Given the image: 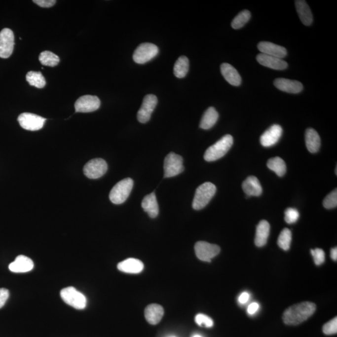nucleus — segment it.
Listing matches in <instances>:
<instances>
[{
	"mask_svg": "<svg viewBox=\"0 0 337 337\" xmlns=\"http://www.w3.org/2000/svg\"><path fill=\"white\" fill-rule=\"evenodd\" d=\"M315 310V304L309 301L296 304L285 311L283 315V320L287 325H299L310 318L314 313Z\"/></svg>",
	"mask_w": 337,
	"mask_h": 337,
	"instance_id": "obj_1",
	"label": "nucleus"
},
{
	"mask_svg": "<svg viewBox=\"0 0 337 337\" xmlns=\"http://www.w3.org/2000/svg\"><path fill=\"white\" fill-rule=\"evenodd\" d=\"M234 140L230 134L223 136L220 140L216 142L213 146L206 150L204 158L205 161L213 162L217 161L226 154L233 145Z\"/></svg>",
	"mask_w": 337,
	"mask_h": 337,
	"instance_id": "obj_2",
	"label": "nucleus"
},
{
	"mask_svg": "<svg viewBox=\"0 0 337 337\" xmlns=\"http://www.w3.org/2000/svg\"><path fill=\"white\" fill-rule=\"evenodd\" d=\"M216 192V187L213 183L207 182L199 186L195 190L193 199V209L199 211L204 208L213 199Z\"/></svg>",
	"mask_w": 337,
	"mask_h": 337,
	"instance_id": "obj_3",
	"label": "nucleus"
},
{
	"mask_svg": "<svg viewBox=\"0 0 337 337\" xmlns=\"http://www.w3.org/2000/svg\"><path fill=\"white\" fill-rule=\"evenodd\" d=\"M133 185L134 181L131 178H126L119 181L111 190L110 201L114 204L124 203L130 195Z\"/></svg>",
	"mask_w": 337,
	"mask_h": 337,
	"instance_id": "obj_4",
	"label": "nucleus"
},
{
	"mask_svg": "<svg viewBox=\"0 0 337 337\" xmlns=\"http://www.w3.org/2000/svg\"><path fill=\"white\" fill-rule=\"evenodd\" d=\"M60 295L61 299L68 305L76 309H84L86 307V297L75 287H68L61 290Z\"/></svg>",
	"mask_w": 337,
	"mask_h": 337,
	"instance_id": "obj_5",
	"label": "nucleus"
},
{
	"mask_svg": "<svg viewBox=\"0 0 337 337\" xmlns=\"http://www.w3.org/2000/svg\"><path fill=\"white\" fill-rule=\"evenodd\" d=\"M164 178H169L179 175L185 170L183 158L171 152L167 155L164 162Z\"/></svg>",
	"mask_w": 337,
	"mask_h": 337,
	"instance_id": "obj_6",
	"label": "nucleus"
},
{
	"mask_svg": "<svg viewBox=\"0 0 337 337\" xmlns=\"http://www.w3.org/2000/svg\"><path fill=\"white\" fill-rule=\"evenodd\" d=\"M159 53V48L154 44L144 43L134 51L133 60L138 64H145L153 58H155Z\"/></svg>",
	"mask_w": 337,
	"mask_h": 337,
	"instance_id": "obj_7",
	"label": "nucleus"
},
{
	"mask_svg": "<svg viewBox=\"0 0 337 337\" xmlns=\"http://www.w3.org/2000/svg\"><path fill=\"white\" fill-rule=\"evenodd\" d=\"M108 171L107 162L101 158H96L87 162L84 166V175L91 180H96L105 175Z\"/></svg>",
	"mask_w": 337,
	"mask_h": 337,
	"instance_id": "obj_8",
	"label": "nucleus"
},
{
	"mask_svg": "<svg viewBox=\"0 0 337 337\" xmlns=\"http://www.w3.org/2000/svg\"><path fill=\"white\" fill-rule=\"evenodd\" d=\"M18 121L22 128L35 131L43 128L46 119L33 113L24 112L19 115Z\"/></svg>",
	"mask_w": 337,
	"mask_h": 337,
	"instance_id": "obj_9",
	"label": "nucleus"
},
{
	"mask_svg": "<svg viewBox=\"0 0 337 337\" xmlns=\"http://www.w3.org/2000/svg\"><path fill=\"white\" fill-rule=\"evenodd\" d=\"M195 255L202 261L210 262L221 252V248L216 244L204 241L197 242L194 246Z\"/></svg>",
	"mask_w": 337,
	"mask_h": 337,
	"instance_id": "obj_10",
	"label": "nucleus"
},
{
	"mask_svg": "<svg viewBox=\"0 0 337 337\" xmlns=\"http://www.w3.org/2000/svg\"><path fill=\"white\" fill-rule=\"evenodd\" d=\"M15 37L12 30L4 28L0 32V58H8L12 55Z\"/></svg>",
	"mask_w": 337,
	"mask_h": 337,
	"instance_id": "obj_11",
	"label": "nucleus"
},
{
	"mask_svg": "<svg viewBox=\"0 0 337 337\" xmlns=\"http://www.w3.org/2000/svg\"><path fill=\"white\" fill-rule=\"evenodd\" d=\"M157 104V98L154 94H148L144 98L142 106L137 115L138 120L141 123H146L150 121Z\"/></svg>",
	"mask_w": 337,
	"mask_h": 337,
	"instance_id": "obj_12",
	"label": "nucleus"
},
{
	"mask_svg": "<svg viewBox=\"0 0 337 337\" xmlns=\"http://www.w3.org/2000/svg\"><path fill=\"white\" fill-rule=\"evenodd\" d=\"M100 105L101 101L97 96L85 95L77 99L75 108L76 112H91L98 110Z\"/></svg>",
	"mask_w": 337,
	"mask_h": 337,
	"instance_id": "obj_13",
	"label": "nucleus"
},
{
	"mask_svg": "<svg viewBox=\"0 0 337 337\" xmlns=\"http://www.w3.org/2000/svg\"><path fill=\"white\" fill-rule=\"evenodd\" d=\"M282 128L280 125L273 124L261 136L260 141L263 147H271L279 141L282 134Z\"/></svg>",
	"mask_w": 337,
	"mask_h": 337,
	"instance_id": "obj_14",
	"label": "nucleus"
},
{
	"mask_svg": "<svg viewBox=\"0 0 337 337\" xmlns=\"http://www.w3.org/2000/svg\"><path fill=\"white\" fill-rule=\"evenodd\" d=\"M258 48L261 53L282 59L287 55V49L284 47L277 45L271 42L262 41L258 44Z\"/></svg>",
	"mask_w": 337,
	"mask_h": 337,
	"instance_id": "obj_15",
	"label": "nucleus"
},
{
	"mask_svg": "<svg viewBox=\"0 0 337 337\" xmlns=\"http://www.w3.org/2000/svg\"><path fill=\"white\" fill-rule=\"evenodd\" d=\"M257 60H258L259 64L271 68V69L284 70L288 67V64L286 61L282 60V59L264 55L262 53L259 54L257 56Z\"/></svg>",
	"mask_w": 337,
	"mask_h": 337,
	"instance_id": "obj_16",
	"label": "nucleus"
},
{
	"mask_svg": "<svg viewBox=\"0 0 337 337\" xmlns=\"http://www.w3.org/2000/svg\"><path fill=\"white\" fill-rule=\"evenodd\" d=\"M274 86L279 90L292 94L300 93L303 89L302 84L298 81L286 78H277L275 80Z\"/></svg>",
	"mask_w": 337,
	"mask_h": 337,
	"instance_id": "obj_17",
	"label": "nucleus"
},
{
	"mask_svg": "<svg viewBox=\"0 0 337 337\" xmlns=\"http://www.w3.org/2000/svg\"><path fill=\"white\" fill-rule=\"evenodd\" d=\"M34 267V262L27 256L20 255L9 265V269L15 273L30 272Z\"/></svg>",
	"mask_w": 337,
	"mask_h": 337,
	"instance_id": "obj_18",
	"label": "nucleus"
},
{
	"mask_svg": "<svg viewBox=\"0 0 337 337\" xmlns=\"http://www.w3.org/2000/svg\"><path fill=\"white\" fill-rule=\"evenodd\" d=\"M164 313L163 307L156 303L150 304L145 311L146 319L151 325H156L160 322L163 317Z\"/></svg>",
	"mask_w": 337,
	"mask_h": 337,
	"instance_id": "obj_19",
	"label": "nucleus"
},
{
	"mask_svg": "<svg viewBox=\"0 0 337 337\" xmlns=\"http://www.w3.org/2000/svg\"><path fill=\"white\" fill-rule=\"evenodd\" d=\"M221 71L224 77L231 85L239 86L241 84V77L232 65L228 63H223L221 66Z\"/></svg>",
	"mask_w": 337,
	"mask_h": 337,
	"instance_id": "obj_20",
	"label": "nucleus"
},
{
	"mask_svg": "<svg viewBox=\"0 0 337 337\" xmlns=\"http://www.w3.org/2000/svg\"><path fill=\"white\" fill-rule=\"evenodd\" d=\"M242 188L247 196H260L262 193L260 182L255 176H249L242 184Z\"/></svg>",
	"mask_w": 337,
	"mask_h": 337,
	"instance_id": "obj_21",
	"label": "nucleus"
},
{
	"mask_svg": "<svg viewBox=\"0 0 337 337\" xmlns=\"http://www.w3.org/2000/svg\"><path fill=\"white\" fill-rule=\"evenodd\" d=\"M141 206L150 218H155L159 214V206L154 192H152L151 194L146 195L144 197Z\"/></svg>",
	"mask_w": 337,
	"mask_h": 337,
	"instance_id": "obj_22",
	"label": "nucleus"
},
{
	"mask_svg": "<svg viewBox=\"0 0 337 337\" xmlns=\"http://www.w3.org/2000/svg\"><path fill=\"white\" fill-rule=\"evenodd\" d=\"M117 268L122 272L140 273L144 269L142 262L134 258L127 259L117 264Z\"/></svg>",
	"mask_w": 337,
	"mask_h": 337,
	"instance_id": "obj_23",
	"label": "nucleus"
},
{
	"mask_svg": "<svg viewBox=\"0 0 337 337\" xmlns=\"http://www.w3.org/2000/svg\"><path fill=\"white\" fill-rule=\"evenodd\" d=\"M270 234V225L267 221H261L259 223L256 229L255 244L257 246L261 247L267 244Z\"/></svg>",
	"mask_w": 337,
	"mask_h": 337,
	"instance_id": "obj_24",
	"label": "nucleus"
},
{
	"mask_svg": "<svg viewBox=\"0 0 337 337\" xmlns=\"http://www.w3.org/2000/svg\"><path fill=\"white\" fill-rule=\"evenodd\" d=\"M297 11L301 22L305 26H310L313 22V15L310 7L305 1L297 0L295 1Z\"/></svg>",
	"mask_w": 337,
	"mask_h": 337,
	"instance_id": "obj_25",
	"label": "nucleus"
},
{
	"mask_svg": "<svg viewBox=\"0 0 337 337\" xmlns=\"http://www.w3.org/2000/svg\"><path fill=\"white\" fill-rule=\"evenodd\" d=\"M305 143L308 151L316 153L320 147V138L317 132L312 128H308L305 132Z\"/></svg>",
	"mask_w": 337,
	"mask_h": 337,
	"instance_id": "obj_26",
	"label": "nucleus"
},
{
	"mask_svg": "<svg viewBox=\"0 0 337 337\" xmlns=\"http://www.w3.org/2000/svg\"><path fill=\"white\" fill-rule=\"evenodd\" d=\"M219 119V113L215 108L210 107L202 115L200 128L203 129H211L216 124Z\"/></svg>",
	"mask_w": 337,
	"mask_h": 337,
	"instance_id": "obj_27",
	"label": "nucleus"
},
{
	"mask_svg": "<svg viewBox=\"0 0 337 337\" xmlns=\"http://www.w3.org/2000/svg\"><path fill=\"white\" fill-rule=\"evenodd\" d=\"M189 69V61L185 56H180L174 67V74L178 78H183L187 75Z\"/></svg>",
	"mask_w": 337,
	"mask_h": 337,
	"instance_id": "obj_28",
	"label": "nucleus"
},
{
	"mask_svg": "<svg viewBox=\"0 0 337 337\" xmlns=\"http://www.w3.org/2000/svg\"><path fill=\"white\" fill-rule=\"evenodd\" d=\"M267 167L279 177L284 176L286 173V162L279 157L271 158L268 160Z\"/></svg>",
	"mask_w": 337,
	"mask_h": 337,
	"instance_id": "obj_29",
	"label": "nucleus"
},
{
	"mask_svg": "<svg viewBox=\"0 0 337 337\" xmlns=\"http://www.w3.org/2000/svg\"><path fill=\"white\" fill-rule=\"evenodd\" d=\"M26 79L31 86L37 88H43L46 85V80L41 72H30L27 73Z\"/></svg>",
	"mask_w": 337,
	"mask_h": 337,
	"instance_id": "obj_30",
	"label": "nucleus"
},
{
	"mask_svg": "<svg viewBox=\"0 0 337 337\" xmlns=\"http://www.w3.org/2000/svg\"><path fill=\"white\" fill-rule=\"evenodd\" d=\"M40 63L44 66L49 67H55L60 63V58L51 51L42 52L39 56Z\"/></svg>",
	"mask_w": 337,
	"mask_h": 337,
	"instance_id": "obj_31",
	"label": "nucleus"
},
{
	"mask_svg": "<svg viewBox=\"0 0 337 337\" xmlns=\"http://www.w3.org/2000/svg\"><path fill=\"white\" fill-rule=\"evenodd\" d=\"M251 17V14L248 10H243L235 16L233 20L231 26L235 30L240 29L249 22Z\"/></svg>",
	"mask_w": 337,
	"mask_h": 337,
	"instance_id": "obj_32",
	"label": "nucleus"
},
{
	"mask_svg": "<svg viewBox=\"0 0 337 337\" xmlns=\"http://www.w3.org/2000/svg\"><path fill=\"white\" fill-rule=\"evenodd\" d=\"M292 241V232L289 228H285L280 232L278 238L277 244L280 248L284 251H288L291 247Z\"/></svg>",
	"mask_w": 337,
	"mask_h": 337,
	"instance_id": "obj_33",
	"label": "nucleus"
},
{
	"mask_svg": "<svg viewBox=\"0 0 337 337\" xmlns=\"http://www.w3.org/2000/svg\"><path fill=\"white\" fill-rule=\"evenodd\" d=\"M323 206L327 209H334L337 206V188L327 195L323 202Z\"/></svg>",
	"mask_w": 337,
	"mask_h": 337,
	"instance_id": "obj_34",
	"label": "nucleus"
},
{
	"mask_svg": "<svg viewBox=\"0 0 337 337\" xmlns=\"http://www.w3.org/2000/svg\"><path fill=\"white\" fill-rule=\"evenodd\" d=\"M195 322L199 326L206 327V328H211L214 325V322L211 318L202 313H199L195 316Z\"/></svg>",
	"mask_w": 337,
	"mask_h": 337,
	"instance_id": "obj_35",
	"label": "nucleus"
},
{
	"mask_svg": "<svg viewBox=\"0 0 337 337\" xmlns=\"http://www.w3.org/2000/svg\"><path fill=\"white\" fill-rule=\"evenodd\" d=\"M299 217L300 214L296 209L288 208L285 211V221L287 224L296 223Z\"/></svg>",
	"mask_w": 337,
	"mask_h": 337,
	"instance_id": "obj_36",
	"label": "nucleus"
},
{
	"mask_svg": "<svg viewBox=\"0 0 337 337\" xmlns=\"http://www.w3.org/2000/svg\"><path fill=\"white\" fill-rule=\"evenodd\" d=\"M323 332L327 336H331V335L336 334L337 332V318L335 317L334 319L331 320L327 324H325L323 327Z\"/></svg>",
	"mask_w": 337,
	"mask_h": 337,
	"instance_id": "obj_37",
	"label": "nucleus"
},
{
	"mask_svg": "<svg viewBox=\"0 0 337 337\" xmlns=\"http://www.w3.org/2000/svg\"><path fill=\"white\" fill-rule=\"evenodd\" d=\"M311 254H312L316 265H320L324 263L325 254L322 249H312L311 250Z\"/></svg>",
	"mask_w": 337,
	"mask_h": 337,
	"instance_id": "obj_38",
	"label": "nucleus"
},
{
	"mask_svg": "<svg viewBox=\"0 0 337 337\" xmlns=\"http://www.w3.org/2000/svg\"><path fill=\"white\" fill-rule=\"evenodd\" d=\"M34 3L42 8H50L55 5L56 1L55 0H34Z\"/></svg>",
	"mask_w": 337,
	"mask_h": 337,
	"instance_id": "obj_39",
	"label": "nucleus"
},
{
	"mask_svg": "<svg viewBox=\"0 0 337 337\" xmlns=\"http://www.w3.org/2000/svg\"><path fill=\"white\" fill-rule=\"evenodd\" d=\"M9 296V292L8 289H0V308L3 307L6 302Z\"/></svg>",
	"mask_w": 337,
	"mask_h": 337,
	"instance_id": "obj_40",
	"label": "nucleus"
},
{
	"mask_svg": "<svg viewBox=\"0 0 337 337\" xmlns=\"http://www.w3.org/2000/svg\"><path fill=\"white\" fill-rule=\"evenodd\" d=\"M259 308V305L258 303L254 302L250 304L248 308H247V312H248L249 314L254 315L258 312Z\"/></svg>",
	"mask_w": 337,
	"mask_h": 337,
	"instance_id": "obj_41",
	"label": "nucleus"
},
{
	"mask_svg": "<svg viewBox=\"0 0 337 337\" xmlns=\"http://www.w3.org/2000/svg\"><path fill=\"white\" fill-rule=\"evenodd\" d=\"M250 298V295L247 292H243L241 294L239 298V303L241 304H245L249 301Z\"/></svg>",
	"mask_w": 337,
	"mask_h": 337,
	"instance_id": "obj_42",
	"label": "nucleus"
},
{
	"mask_svg": "<svg viewBox=\"0 0 337 337\" xmlns=\"http://www.w3.org/2000/svg\"><path fill=\"white\" fill-rule=\"evenodd\" d=\"M331 258L334 261H337V247H335L331 250Z\"/></svg>",
	"mask_w": 337,
	"mask_h": 337,
	"instance_id": "obj_43",
	"label": "nucleus"
},
{
	"mask_svg": "<svg viewBox=\"0 0 337 337\" xmlns=\"http://www.w3.org/2000/svg\"><path fill=\"white\" fill-rule=\"evenodd\" d=\"M192 337H202L201 336H199V335H195V336H193Z\"/></svg>",
	"mask_w": 337,
	"mask_h": 337,
	"instance_id": "obj_44",
	"label": "nucleus"
},
{
	"mask_svg": "<svg viewBox=\"0 0 337 337\" xmlns=\"http://www.w3.org/2000/svg\"><path fill=\"white\" fill-rule=\"evenodd\" d=\"M174 337V336H171V337Z\"/></svg>",
	"mask_w": 337,
	"mask_h": 337,
	"instance_id": "obj_45",
	"label": "nucleus"
}]
</instances>
